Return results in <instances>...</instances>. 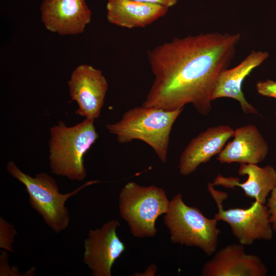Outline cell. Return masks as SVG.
I'll use <instances>...</instances> for the list:
<instances>
[{
	"instance_id": "cell-1",
	"label": "cell",
	"mask_w": 276,
	"mask_h": 276,
	"mask_svg": "<svg viewBox=\"0 0 276 276\" xmlns=\"http://www.w3.org/2000/svg\"><path fill=\"white\" fill-rule=\"evenodd\" d=\"M240 38L239 33H201L149 50L154 79L142 106L171 111L192 104L199 114H209L218 78L230 65Z\"/></svg>"
},
{
	"instance_id": "cell-2",
	"label": "cell",
	"mask_w": 276,
	"mask_h": 276,
	"mask_svg": "<svg viewBox=\"0 0 276 276\" xmlns=\"http://www.w3.org/2000/svg\"><path fill=\"white\" fill-rule=\"evenodd\" d=\"M183 109L169 111L137 106L127 110L118 122L106 124V128L119 143L135 140L144 142L152 148L162 163H166L172 128Z\"/></svg>"
},
{
	"instance_id": "cell-3",
	"label": "cell",
	"mask_w": 276,
	"mask_h": 276,
	"mask_svg": "<svg viewBox=\"0 0 276 276\" xmlns=\"http://www.w3.org/2000/svg\"><path fill=\"white\" fill-rule=\"evenodd\" d=\"M94 121L85 119L72 126L59 121L51 127L49 157L52 173L78 181L86 177L84 156L99 137Z\"/></svg>"
},
{
	"instance_id": "cell-4",
	"label": "cell",
	"mask_w": 276,
	"mask_h": 276,
	"mask_svg": "<svg viewBox=\"0 0 276 276\" xmlns=\"http://www.w3.org/2000/svg\"><path fill=\"white\" fill-rule=\"evenodd\" d=\"M6 169L25 186L31 206L56 233L65 230L69 225V213L65 206L67 200L85 187L99 182L90 180L71 192L62 194L56 180L45 172L31 176L21 171L13 161L7 164Z\"/></svg>"
},
{
	"instance_id": "cell-5",
	"label": "cell",
	"mask_w": 276,
	"mask_h": 276,
	"mask_svg": "<svg viewBox=\"0 0 276 276\" xmlns=\"http://www.w3.org/2000/svg\"><path fill=\"white\" fill-rule=\"evenodd\" d=\"M164 221L172 242L197 247L209 256L216 251L220 233L218 221L206 218L198 208L187 205L180 194L170 201Z\"/></svg>"
},
{
	"instance_id": "cell-6",
	"label": "cell",
	"mask_w": 276,
	"mask_h": 276,
	"mask_svg": "<svg viewBox=\"0 0 276 276\" xmlns=\"http://www.w3.org/2000/svg\"><path fill=\"white\" fill-rule=\"evenodd\" d=\"M169 204L165 191L154 186L145 187L129 182L119 194L121 217L137 238L155 236L156 220L167 212Z\"/></svg>"
},
{
	"instance_id": "cell-7",
	"label": "cell",
	"mask_w": 276,
	"mask_h": 276,
	"mask_svg": "<svg viewBox=\"0 0 276 276\" xmlns=\"http://www.w3.org/2000/svg\"><path fill=\"white\" fill-rule=\"evenodd\" d=\"M212 183H208V190L215 201L218 211L214 218L218 221L228 223L233 235L239 243L251 245L255 240H270L273 231L269 221V214L266 205L255 200L246 209L232 208L224 210L223 202L227 199L226 193L215 190Z\"/></svg>"
},
{
	"instance_id": "cell-8",
	"label": "cell",
	"mask_w": 276,
	"mask_h": 276,
	"mask_svg": "<svg viewBox=\"0 0 276 276\" xmlns=\"http://www.w3.org/2000/svg\"><path fill=\"white\" fill-rule=\"evenodd\" d=\"M71 99L78 104L75 113L95 121L101 112L108 83L101 70L83 64L72 72L68 81Z\"/></svg>"
},
{
	"instance_id": "cell-9",
	"label": "cell",
	"mask_w": 276,
	"mask_h": 276,
	"mask_svg": "<svg viewBox=\"0 0 276 276\" xmlns=\"http://www.w3.org/2000/svg\"><path fill=\"white\" fill-rule=\"evenodd\" d=\"M120 226L117 220L104 223L100 228L89 229L84 241L83 262L93 276H111V268L126 249L116 229Z\"/></svg>"
},
{
	"instance_id": "cell-10",
	"label": "cell",
	"mask_w": 276,
	"mask_h": 276,
	"mask_svg": "<svg viewBox=\"0 0 276 276\" xmlns=\"http://www.w3.org/2000/svg\"><path fill=\"white\" fill-rule=\"evenodd\" d=\"M40 12L45 28L60 35L83 33L91 19L85 0H42Z\"/></svg>"
},
{
	"instance_id": "cell-11",
	"label": "cell",
	"mask_w": 276,
	"mask_h": 276,
	"mask_svg": "<svg viewBox=\"0 0 276 276\" xmlns=\"http://www.w3.org/2000/svg\"><path fill=\"white\" fill-rule=\"evenodd\" d=\"M268 272L262 260L247 254L244 245L232 244L221 248L206 262L202 276H265Z\"/></svg>"
},
{
	"instance_id": "cell-12",
	"label": "cell",
	"mask_w": 276,
	"mask_h": 276,
	"mask_svg": "<svg viewBox=\"0 0 276 276\" xmlns=\"http://www.w3.org/2000/svg\"><path fill=\"white\" fill-rule=\"evenodd\" d=\"M235 130L228 125L210 127L189 143L181 153L178 165L179 173L189 175L202 164L208 162L223 150Z\"/></svg>"
},
{
	"instance_id": "cell-13",
	"label": "cell",
	"mask_w": 276,
	"mask_h": 276,
	"mask_svg": "<svg viewBox=\"0 0 276 276\" xmlns=\"http://www.w3.org/2000/svg\"><path fill=\"white\" fill-rule=\"evenodd\" d=\"M268 56L267 52L253 50L237 65L222 71L212 93V100L220 98H232L239 102L244 113L259 114L257 110L245 98L242 85L245 79Z\"/></svg>"
},
{
	"instance_id": "cell-14",
	"label": "cell",
	"mask_w": 276,
	"mask_h": 276,
	"mask_svg": "<svg viewBox=\"0 0 276 276\" xmlns=\"http://www.w3.org/2000/svg\"><path fill=\"white\" fill-rule=\"evenodd\" d=\"M233 137L217 157L221 164H257L266 158L269 147L255 125L249 124L237 128Z\"/></svg>"
},
{
	"instance_id": "cell-15",
	"label": "cell",
	"mask_w": 276,
	"mask_h": 276,
	"mask_svg": "<svg viewBox=\"0 0 276 276\" xmlns=\"http://www.w3.org/2000/svg\"><path fill=\"white\" fill-rule=\"evenodd\" d=\"M238 174L247 175V179L240 182L239 178L224 177L219 174L214 179V186H221L227 189H242L245 195L265 204L266 198L276 183V170L270 165L260 167L257 164H241Z\"/></svg>"
},
{
	"instance_id": "cell-16",
	"label": "cell",
	"mask_w": 276,
	"mask_h": 276,
	"mask_svg": "<svg viewBox=\"0 0 276 276\" xmlns=\"http://www.w3.org/2000/svg\"><path fill=\"white\" fill-rule=\"evenodd\" d=\"M169 8L134 0H107L109 22L127 29L143 28L165 16Z\"/></svg>"
},
{
	"instance_id": "cell-17",
	"label": "cell",
	"mask_w": 276,
	"mask_h": 276,
	"mask_svg": "<svg viewBox=\"0 0 276 276\" xmlns=\"http://www.w3.org/2000/svg\"><path fill=\"white\" fill-rule=\"evenodd\" d=\"M17 232L14 225L0 218V247L6 251H13L12 243Z\"/></svg>"
},
{
	"instance_id": "cell-18",
	"label": "cell",
	"mask_w": 276,
	"mask_h": 276,
	"mask_svg": "<svg viewBox=\"0 0 276 276\" xmlns=\"http://www.w3.org/2000/svg\"><path fill=\"white\" fill-rule=\"evenodd\" d=\"M256 89L262 96L276 99V81L271 80L259 81L256 84Z\"/></svg>"
},
{
	"instance_id": "cell-19",
	"label": "cell",
	"mask_w": 276,
	"mask_h": 276,
	"mask_svg": "<svg viewBox=\"0 0 276 276\" xmlns=\"http://www.w3.org/2000/svg\"><path fill=\"white\" fill-rule=\"evenodd\" d=\"M266 206L269 214V221L273 232L276 233V183L271 191Z\"/></svg>"
},
{
	"instance_id": "cell-20",
	"label": "cell",
	"mask_w": 276,
	"mask_h": 276,
	"mask_svg": "<svg viewBox=\"0 0 276 276\" xmlns=\"http://www.w3.org/2000/svg\"><path fill=\"white\" fill-rule=\"evenodd\" d=\"M1 252L0 275H19L18 270L11 269V268L8 265L7 252L3 249Z\"/></svg>"
},
{
	"instance_id": "cell-21",
	"label": "cell",
	"mask_w": 276,
	"mask_h": 276,
	"mask_svg": "<svg viewBox=\"0 0 276 276\" xmlns=\"http://www.w3.org/2000/svg\"><path fill=\"white\" fill-rule=\"evenodd\" d=\"M136 1L158 5L169 8L173 7L179 0H134Z\"/></svg>"
},
{
	"instance_id": "cell-22",
	"label": "cell",
	"mask_w": 276,
	"mask_h": 276,
	"mask_svg": "<svg viewBox=\"0 0 276 276\" xmlns=\"http://www.w3.org/2000/svg\"><path fill=\"white\" fill-rule=\"evenodd\" d=\"M156 271V267L154 265H150L143 274L144 275H153Z\"/></svg>"
},
{
	"instance_id": "cell-23",
	"label": "cell",
	"mask_w": 276,
	"mask_h": 276,
	"mask_svg": "<svg viewBox=\"0 0 276 276\" xmlns=\"http://www.w3.org/2000/svg\"><path fill=\"white\" fill-rule=\"evenodd\" d=\"M275 116H276V111H275Z\"/></svg>"
}]
</instances>
